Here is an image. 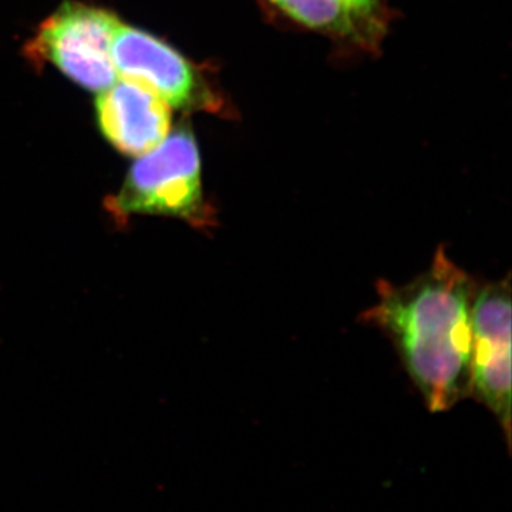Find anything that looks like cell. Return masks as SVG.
I'll use <instances>...</instances> for the list:
<instances>
[{"mask_svg": "<svg viewBox=\"0 0 512 512\" xmlns=\"http://www.w3.org/2000/svg\"><path fill=\"white\" fill-rule=\"evenodd\" d=\"M379 302L365 313L393 340L407 373L431 412H446L470 396L473 306L471 276L437 251L410 284L377 285Z\"/></svg>", "mask_w": 512, "mask_h": 512, "instance_id": "obj_1", "label": "cell"}, {"mask_svg": "<svg viewBox=\"0 0 512 512\" xmlns=\"http://www.w3.org/2000/svg\"><path fill=\"white\" fill-rule=\"evenodd\" d=\"M111 56L117 76L147 87L171 109L228 113L227 101L205 76V70L150 33L120 22Z\"/></svg>", "mask_w": 512, "mask_h": 512, "instance_id": "obj_4", "label": "cell"}, {"mask_svg": "<svg viewBox=\"0 0 512 512\" xmlns=\"http://www.w3.org/2000/svg\"><path fill=\"white\" fill-rule=\"evenodd\" d=\"M104 208L119 224L133 215H156L194 228L214 227L215 212L205 200L200 150L190 124L171 128L160 146L141 156Z\"/></svg>", "mask_w": 512, "mask_h": 512, "instance_id": "obj_2", "label": "cell"}, {"mask_svg": "<svg viewBox=\"0 0 512 512\" xmlns=\"http://www.w3.org/2000/svg\"><path fill=\"white\" fill-rule=\"evenodd\" d=\"M96 113L104 138L124 156L150 153L171 131V107L147 87L126 79L100 92Z\"/></svg>", "mask_w": 512, "mask_h": 512, "instance_id": "obj_6", "label": "cell"}, {"mask_svg": "<svg viewBox=\"0 0 512 512\" xmlns=\"http://www.w3.org/2000/svg\"><path fill=\"white\" fill-rule=\"evenodd\" d=\"M511 286H484L473 306L470 396L485 404L511 436Z\"/></svg>", "mask_w": 512, "mask_h": 512, "instance_id": "obj_5", "label": "cell"}, {"mask_svg": "<svg viewBox=\"0 0 512 512\" xmlns=\"http://www.w3.org/2000/svg\"><path fill=\"white\" fill-rule=\"evenodd\" d=\"M120 20L109 10L66 2L39 26L25 47L33 63H52L90 92L117 82L111 46Z\"/></svg>", "mask_w": 512, "mask_h": 512, "instance_id": "obj_3", "label": "cell"}, {"mask_svg": "<svg viewBox=\"0 0 512 512\" xmlns=\"http://www.w3.org/2000/svg\"><path fill=\"white\" fill-rule=\"evenodd\" d=\"M377 35L384 36L389 23L386 0H343Z\"/></svg>", "mask_w": 512, "mask_h": 512, "instance_id": "obj_8", "label": "cell"}, {"mask_svg": "<svg viewBox=\"0 0 512 512\" xmlns=\"http://www.w3.org/2000/svg\"><path fill=\"white\" fill-rule=\"evenodd\" d=\"M275 16L320 35L376 52L383 37L343 0H259Z\"/></svg>", "mask_w": 512, "mask_h": 512, "instance_id": "obj_7", "label": "cell"}]
</instances>
